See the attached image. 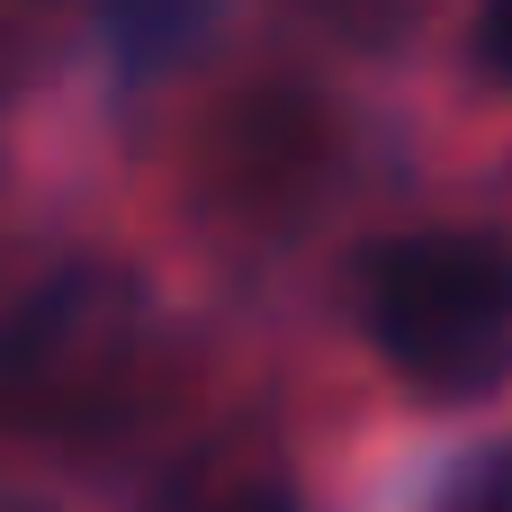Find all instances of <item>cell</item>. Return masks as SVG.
<instances>
[{
    "mask_svg": "<svg viewBox=\"0 0 512 512\" xmlns=\"http://www.w3.org/2000/svg\"><path fill=\"white\" fill-rule=\"evenodd\" d=\"M369 333L432 405H468L512 369V243L414 234L369 270Z\"/></svg>",
    "mask_w": 512,
    "mask_h": 512,
    "instance_id": "1",
    "label": "cell"
},
{
    "mask_svg": "<svg viewBox=\"0 0 512 512\" xmlns=\"http://www.w3.org/2000/svg\"><path fill=\"white\" fill-rule=\"evenodd\" d=\"M486 512H512V495H504V486H486Z\"/></svg>",
    "mask_w": 512,
    "mask_h": 512,
    "instance_id": "5",
    "label": "cell"
},
{
    "mask_svg": "<svg viewBox=\"0 0 512 512\" xmlns=\"http://www.w3.org/2000/svg\"><path fill=\"white\" fill-rule=\"evenodd\" d=\"M99 9H108L117 63H126L135 81H153V72H171V63L207 36V9H216V0H99Z\"/></svg>",
    "mask_w": 512,
    "mask_h": 512,
    "instance_id": "3",
    "label": "cell"
},
{
    "mask_svg": "<svg viewBox=\"0 0 512 512\" xmlns=\"http://www.w3.org/2000/svg\"><path fill=\"white\" fill-rule=\"evenodd\" d=\"M135 342V288L108 270H72L45 297H27V315L0 333V414H72L90 387H108V369Z\"/></svg>",
    "mask_w": 512,
    "mask_h": 512,
    "instance_id": "2",
    "label": "cell"
},
{
    "mask_svg": "<svg viewBox=\"0 0 512 512\" xmlns=\"http://www.w3.org/2000/svg\"><path fill=\"white\" fill-rule=\"evenodd\" d=\"M477 63H486L495 81H512V0H486V9H477Z\"/></svg>",
    "mask_w": 512,
    "mask_h": 512,
    "instance_id": "4",
    "label": "cell"
}]
</instances>
